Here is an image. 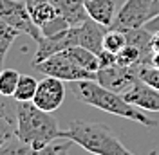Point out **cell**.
Segmentation results:
<instances>
[{
  "instance_id": "5bb4252c",
  "label": "cell",
  "mask_w": 159,
  "mask_h": 155,
  "mask_svg": "<svg viewBox=\"0 0 159 155\" xmlns=\"http://www.w3.org/2000/svg\"><path fill=\"white\" fill-rule=\"evenodd\" d=\"M52 4L70 25H80L89 18L85 9V0H52Z\"/></svg>"
},
{
  "instance_id": "d6986e66",
  "label": "cell",
  "mask_w": 159,
  "mask_h": 155,
  "mask_svg": "<svg viewBox=\"0 0 159 155\" xmlns=\"http://www.w3.org/2000/svg\"><path fill=\"white\" fill-rule=\"evenodd\" d=\"M36 88H38V81L34 78L29 74H22L18 79V85H16V90L13 94V99L15 101H33Z\"/></svg>"
},
{
  "instance_id": "52a82bcc",
  "label": "cell",
  "mask_w": 159,
  "mask_h": 155,
  "mask_svg": "<svg viewBox=\"0 0 159 155\" xmlns=\"http://www.w3.org/2000/svg\"><path fill=\"white\" fill-rule=\"evenodd\" d=\"M96 81L109 90L125 94L139 81V67H123L114 65L109 69H99L96 72Z\"/></svg>"
},
{
  "instance_id": "30bf717a",
  "label": "cell",
  "mask_w": 159,
  "mask_h": 155,
  "mask_svg": "<svg viewBox=\"0 0 159 155\" xmlns=\"http://www.w3.org/2000/svg\"><path fill=\"white\" fill-rule=\"evenodd\" d=\"M70 144H72V141L67 139L61 144L60 143H51L45 148H34L33 144H27V143H24L22 139L15 135L13 139H9L7 143H4L0 146V155H56L61 150L70 148Z\"/></svg>"
},
{
  "instance_id": "ba28073f",
  "label": "cell",
  "mask_w": 159,
  "mask_h": 155,
  "mask_svg": "<svg viewBox=\"0 0 159 155\" xmlns=\"http://www.w3.org/2000/svg\"><path fill=\"white\" fill-rule=\"evenodd\" d=\"M63 99H65L63 79L45 76L42 81H38V88H36V94L33 97V103L38 108L52 114L54 110H58L61 107Z\"/></svg>"
},
{
  "instance_id": "4dcf8cb0",
  "label": "cell",
  "mask_w": 159,
  "mask_h": 155,
  "mask_svg": "<svg viewBox=\"0 0 159 155\" xmlns=\"http://www.w3.org/2000/svg\"><path fill=\"white\" fill-rule=\"evenodd\" d=\"M157 6H159V0H157Z\"/></svg>"
},
{
  "instance_id": "7402d4cb",
  "label": "cell",
  "mask_w": 159,
  "mask_h": 155,
  "mask_svg": "<svg viewBox=\"0 0 159 155\" xmlns=\"http://www.w3.org/2000/svg\"><path fill=\"white\" fill-rule=\"evenodd\" d=\"M127 45V36H125V31L119 29H107L105 33V38H103V49H107L110 52H116L118 54L121 49Z\"/></svg>"
},
{
  "instance_id": "8992f818",
  "label": "cell",
  "mask_w": 159,
  "mask_h": 155,
  "mask_svg": "<svg viewBox=\"0 0 159 155\" xmlns=\"http://www.w3.org/2000/svg\"><path fill=\"white\" fill-rule=\"evenodd\" d=\"M0 18H4L20 33L29 34L36 43L42 40V31L31 18L25 0H0Z\"/></svg>"
},
{
  "instance_id": "5b68a950",
  "label": "cell",
  "mask_w": 159,
  "mask_h": 155,
  "mask_svg": "<svg viewBox=\"0 0 159 155\" xmlns=\"http://www.w3.org/2000/svg\"><path fill=\"white\" fill-rule=\"evenodd\" d=\"M34 70H38L43 76H52L63 81H80V79H96V72H90L87 69L80 67L61 51L49 56L47 60L34 63Z\"/></svg>"
},
{
  "instance_id": "4fadbf2b",
  "label": "cell",
  "mask_w": 159,
  "mask_h": 155,
  "mask_svg": "<svg viewBox=\"0 0 159 155\" xmlns=\"http://www.w3.org/2000/svg\"><path fill=\"white\" fill-rule=\"evenodd\" d=\"M116 4L118 0H85V9L92 20L99 22L105 27H110L118 13Z\"/></svg>"
},
{
  "instance_id": "e0dca14e",
  "label": "cell",
  "mask_w": 159,
  "mask_h": 155,
  "mask_svg": "<svg viewBox=\"0 0 159 155\" xmlns=\"http://www.w3.org/2000/svg\"><path fill=\"white\" fill-rule=\"evenodd\" d=\"M118 65H123V67H141V65H152V61H148L145 58L138 47L127 43L118 52Z\"/></svg>"
},
{
  "instance_id": "f1b7e54d",
  "label": "cell",
  "mask_w": 159,
  "mask_h": 155,
  "mask_svg": "<svg viewBox=\"0 0 159 155\" xmlns=\"http://www.w3.org/2000/svg\"><path fill=\"white\" fill-rule=\"evenodd\" d=\"M67 152H69V148H67V150H61V152H58V153H56V155H69V153H67Z\"/></svg>"
},
{
  "instance_id": "7a4b0ae2",
  "label": "cell",
  "mask_w": 159,
  "mask_h": 155,
  "mask_svg": "<svg viewBox=\"0 0 159 155\" xmlns=\"http://www.w3.org/2000/svg\"><path fill=\"white\" fill-rule=\"evenodd\" d=\"M61 139H69L94 155H134L123 146L112 128L101 123L74 119L67 130H61Z\"/></svg>"
},
{
  "instance_id": "d4e9b609",
  "label": "cell",
  "mask_w": 159,
  "mask_h": 155,
  "mask_svg": "<svg viewBox=\"0 0 159 155\" xmlns=\"http://www.w3.org/2000/svg\"><path fill=\"white\" fill-rule=\"evenodd\" d=\"M98 58H99V69H109V67L118 65V54L116 52H110L107 49H103L99 52Z\"/></svg>"
},
{
  "instance_id": "7c38bea8",
  "label": "cell",
  "mask_w": 159,
  "mask_h": 155,
  "mask_svg": "<svg viewBox=\"0 0 159 155\" xmlns=\"http://www.w3.org/2000/svg\"><path fill=\"white\" fill-rule=\"evenodd\" d=\"M125 99L139 107L141 110H147V112H159V90L154 87L147 85L145 81L139 79L134 87L127 90L125 94Z\"/></svg>"
},
{
  "instance_id": "4316f807",
  "label": "cell",
  "mask_w": 159,
  "mask_h": 155,
  "mask_svg": "<svg viewBox=\"0 0 159 155\" xmlns=\"http://www.w3.org/2000/svg\"><path fill=\"white\" fill-rule=\"evenodd\" d=\"M40 2H49V0H25V4H27V7H33V6H36Z\"/></svg>"
},
{
  "instance_id": "9a60e30c",
  "label": "cell",
  "mask_w": 159,
  "mask_h": 155,
  "mask_svg": "<svg viewBox=\"0 0 159 155\" xmlns=\"http://www.w3.org/2000/svg\"><path fill=\"white\" fill-rule=\"evenodd\" d=\"M67 56H69L74 63H78L80 67L87 69L90 72H98L99 70V58L96 52H92L89 49L81 47V45H74V47H69L63 51Z\"/></svg>"
},
{
  "instance_id": "ffe728a7",
  "label": "cell",
  "mask_w": 159,
  "mask_h": 155,
  "mask_svg": "<svg viewBox=\"0 0 159 155\" xmlns=\"http://www.w3.org/2000/svg\"><path fill=\"white\" fill-rule=\"evenodd\" d=\"M16 135V108L0 112V146Z\"/></svg>"
},
{
  "instance_id": "cb8c5ba5",
  "label": "cell",
  "mask_w": 159,
  "mask_h": 155,
  "mask_svg": "<svg viewBox=\"0 0 159 155\" xmlns=\"http://www.w3.org/2000/svg\"><path fill=\"white\" fill-rule=\"evenodd\" d=\"M139 79L145 81L147 85L159 90V67L154 65H141L139 67Z\"/></svg>"
},
{
  "instance_id": "603a6c76",
  "label": "cell",
  "mask_w": 159,
  "mask_h": 155,
  "mask_svg": "<svg viewBox=\"0 0 159 155\" xmlns=\"http://www.w3.org/2000/svg\"><path fill=\"white\" fill-rule=\"evenodd\" d=\"M69 27H72V25H70V24L63 18L61 15H58L52 22L45 24L43 27H40V31H42V36H52V34H58V33L69 29Z\"/></svg>"
},
{
  "instance_id": "ac0fdd59",
  "label": "cell",
  "mask_w": 159,
  "mask_h": 155,
  "mask_svg": "<svg viewBox=\"0 0 159 155\" xmlns=\"http://www.w3.org/2000/svg\"><path fill=\"white\" fill-rule=\"evenodd\" d=\"M18 29H15L4 18H0V70L4 69V60L7 56V51L13 45V42L18 38Z\"/></svg>"
},
{
  "instance_id": "83f0119b",
  "label": "cell",
  "mask_w": 159,
  "mask_h": 155,
  "mask_svg": "<svg viewBox=\"0 0 159 155\" xmlns=\"http://www.w3.org/2000/svg\"><path fill=\"white\" fill-rule=\"evenodd\" d=\"M152 65H154V67H159V52H156V54L152 56Z\"/></svg>"
},
{
  "instance_id": "f546056e",
  "label": "cell",
  "mask_w": 159,
  "mask_h": 155,
  "mask_svg": "<svg viewBox=\"0 0 159 155\" xmlns=\"http://www.w3.org/2000/svg\"><path fill=\"white\" fill-rule=\"evenodd\" d=\"M148 155H157V153H156V152H150V153Z\"/></svg>"
},
{
  "instance_id": "6da1fadb",
  "label": "cell",
  "mask_w": 159,
  "mask_h": 155,
  "mask_svg": "<svg viewBox=\"0 0 159 155\" xmlns=\"http://www.w3.org/2000/svg\"><path fill=\"white\" fill-rule=\"evenodd\" d=\"M69 87L72 96L78 101L89 105V107L99 108L107 114H114V116L125 117L130 121H136L143 126L148 128H156L159 125V121L150 119L145 110H141L139 107L129 103L123 94H118L114 90H109L107 87H103L101 83H98L96 79H80V81H69Z\"/></svg>"
},
{
  "instance_id": "44dd1931",
  "label": "cell",
  "mask_w": 159,
  "mask_h": 155,
  "mask_svg": "<svg viewBox=\"0 0 159 155\" xmlns=\"http://www.w3.org/2000/svg\"><path fill=\"white\" fill-rule=\"evenodd\" d=\"M18 70L15 69H2L0 70V94L2 96H7L13 97L15 90H16V85H18V79H20Z\"/></svg>"
},
{
  "instance_id": "277c9868",
  "label": "cell",
  "mask_w": 159,
  "mask_h": 155,
  "mask_svg": "<svg viewBox=\"0 0 159 155\" xmlns=\"http://www.w3.org/2000/svg\"><path fill=\"white\" fill-rule=\"evenodd\" d=\"M157 15V0H127L116 13V18L109 29L127 31L134 27H145Z\"/></svg>"
},
{
  "instance_id": "8fae6325",
  "label": "cell",
  "mask_w": 159,
  "mask_h": 155,
  "mask_svg": "<svg viewBox=\"0 0 159 155\" xmlns=\"http://www.w3.org/2000/svg\"><path fill=\"white\" fill-rule=\"evenodd\" d=\"M76 27H78V45L99 54L103 51V38L109 27L101 25L99 22L92 20L90 16Z\"/></svg>"
},
{
  "instance_id": "9c48e42d",
  "label": "cell",
  "mask_w": 159,
  "mask_h": 155,
  "mask_svg": "<svg viewBox=\"0 0 159 155\" xmlns=\"http://www.w3.org/2000/svg\"><path fill=\"white\" fill-rule=\"evenodd\" d=\"M74 45H78V27L76 25L61 31L58 34H52V36H42V40L38 42V47H36V52H34V58H33V65L47 60L56 52L74 47Z\"/></svg>"
},
{
  "instance_id": "3957f363",
  "label": "cell",
  "mask_w": 159,
  "mask_h": 155,
  "mask_svg": "<svg viewBox=\"0 0 159 155\" xmlns=\"http://www.w3.org/2000/svg\"><path fill=\"white\" fill-rule=\"evenodd\" d=\"M16 137L34 148H45L61 139V130L51 112L38 108L33 101H16Z\"/></svg>"
},
{
  "instance_id": "2e32d148",
  "label": "cell",
  "mask_w": 159,
  "mask_h": 155,
  "mask_svg": "<svg viewBox=\"0 0 159 155\" xmlns=\"http://www.w3.org/2000/svg\"><path fill=\"white\" fill-rule=\"evenodd\" d=\"M29 13H31L33 22H34L38 27H43L45 24L52 22V20L60 15L58 9H56V6L52 4V0H49V2H40L36 6L29 7Z\"/></svg>"
},
{
  "instance_id": "484cf974",
  "label": "cell",
  "mask_w": 159,
  "mask_h": 155,
  "mask_svg": "<svg viewBox=\"0 0 159 155\" xmlns=\"http://www.w3.org/2000/svg\"><path fill=\"white\" fill-rule=\"evenodd\" d=\"M145 27H147L148 31H152V33L159 31V15H157V16H154V18L150 20V22L147 24V25H145Z\"/></svg>"
}]
</instances>
